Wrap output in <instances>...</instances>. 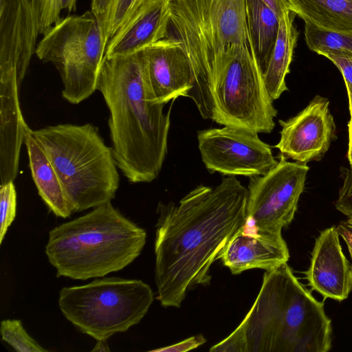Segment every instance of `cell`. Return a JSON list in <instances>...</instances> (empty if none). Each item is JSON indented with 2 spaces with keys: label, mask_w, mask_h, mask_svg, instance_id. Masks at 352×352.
I'll return each mask as SVG.
<instances>
[{
  "label": "cell",
  "mask_w": 352,
  "mask_h": 352,
  "mask_svg": "<svg viewBox=\"0 0 352 352\" xmlns=\"http://www.w3.org/2000/svg\"><path fill=\"white\" fill-rule=\"evenodd\" d=\"M248 189L235 176L199 186L179 202L160 204L155 240L157 300L179 307L187 292L210 284V269L248 223Z\"/></svg>",
  "instance_id": "cell-1"
},
{
  "label": "cell",
  "mask_w": 352,
  "mask_h": 352,
  "mask_svg": "<svg viewBox=\"0 0 352 352\" xmlns=\"http://www.w3.org/2000/svg\"><path fill=\"white\" fill-rule=\"evenodd\" d=\"M97 90L109 111L112 153L117 167L132 183L153 181L167 154L170 109L147 98L142 52L104 57Z\"/></svg>",
  "instance_id": "cell-2"
},
{
  "label": "cell",
  "mask_w": 352,
  "mask_h": 352,
  "mask_svg": "<svg viewBox=\"0 0 352 352\" xmlns=\"http://www.w3.org/2000/svg\"><path fill=\"white\" fill-rule=\"evenodd\" d=\"M332 325L316 300L285 263L265 272L241 324L210 352H327Z\"/></svg>",
  "instance_id": "cell-3"
},
{
  "label": "cell",
  "mask_w": 352,
  "mask_h": 352,
  "mask_svg": "<svg viewBox=\"0 0 352 352\" xmlns=\"http://www.w3.org/2000/svg\"><path fill=\"white\" fill-rule=\"evenodd\" d=\"M168 38L182 47L193 73L188 97L213 117L214 82L237 47L249 44L245 0H169Z\"/></svg>",
  "instance_id": "cell-4"
},
{
  "label": "cell",
  "mask_w": 352,
  "mask_h": 352,
  "mask_svg": "<svg viewBox=\"0 0 352 352\" xmlns=\"http://www.w3.org/2000/svg\"><path fill=\"white\" fill-rule=\"evenodd\" d=\"M146 239V231L109 201L51 230L45 254L57 276L87 280L126 267Z\"/></svg>",
  "instance_id": "cell-5"
},
{
  "label": "cell",
  "mask_w": 352,
  "mask_h": 352,
  "mask_svg": "<svg viewBox=\"0 0 352 352\" xmlns=\"http://www.w3.org/2000/svg\"><path fill=\"white\" fill-rule=\"evenodd\" d=\"M61 182L72 211L94 208L116 196L120 177L111 147L91 124L32 130Z\"/></svg>",
  "instance_id": "cell-6"
},
{
  "label": "cell",
  "mask_w": 352,
  "mask_h": 352,
  "mask_svg": "<svg viewBox=\"0 0 352 352\" xmlns=\"http://www.w3.org/2000/svg\"><path fill=\"white\" fill-rule=\"evenodd\" d=\"M153 298L150 286L141 280L107 277L62 288L58 305L80 331L96 340H107L138 324Z\"/></svg>",
  "instance_id": "cell-7"
},
{
  "label": "cell",
  "mask_w": 352,
  "mask_h": 352,
  "mask_svg": "<svg viewBox=\"0 0 352 352\" xmlns=\"http://www.w3.org/2000/svg\"><path fill=\"white\" fill-rule=\"evenodd\" d=\"M43 35L35 53L58 71L63 98L72 104L88 98L97 90L107 45L100 19L91 10L68 16Z\"/></svg>",
  "instance_id": "cell-8"
},
{
  "label": "cell",
  "mask_w": 352,
  "mask_h": 352,
  "mask_svg": "<svg viewBox=\"0 0 352 352\" xmlns=\"http://www.w3.org/2000/svg\"><path fill=\"white\" fill-rule=\"evenodd\" d=\"M212 120L254 133H271L278 111L253 49L239 45L217 77L212 91Z\"/></svg>",
  "instance_id": "cell-9"
},
{
  "label": "cell",
  "mask_w": 352,
  "mask_h": 352,
  "mask_svg": "<svg viewBox=\"0 0 352 352\" xmlns=\"http://www.w3.org/2000/svg\"><path fill=\"white\" fill-rule=\"evenodd\" d=\"M309 170L280 154L276 166L263 175L250 177L247 216L256 232H282L293 221Z\"/></svg>",
  "instance_id": "cell-10"
},
{
  "label": "cell",
  "mask_w": 352,
  "mask_h": 352,
  "mask_svg": "<svg viewBox=\"0 0 352 352\" xmlns=\"http://www.w3.org/2000/svg\"><path fill=\"white\" fill-rule=\"evenodd\" d=\"M201 160L211 173L224 175H263L278 164L270 145L257 133L224 126L197 134Z\"/></svg>",
  "instance_id": "cell-11"
},
{
  "label": "cell",
  "mask_w": 352,
  "mask_h": 352,
  "mask_svg": "<svg viewBox=\"0 0 352 352\" xmlns=\"http://www.w3.org/2000/svg\"><path fill=\"white\" fill-rule=\"evenodd\" d=\"M41 0H0V76L14 75L19 87L41 28Z\"/></svg>",
  "instance_id": "cell-12"
},
{
  "label": "cell",
  "mask_w": 352,
  "mask_h": 352,
  "mask_svg": "<svg viewBox=\"0 0 352 352\" xmlns=\"http://www.w3.org/2000/svg\"><path fill=\"white\" fill-rule=\"evenodd\" d=\"M278 122L280 138L274 147L286 158L299 163L320 160L336 138L329 100L319 95L295 116Z\"/></svg>",
  "instance_id": "cell-13"
},
{
  "label": "cell",
  "mask_w": 352,
  "mask_h": 352,
  "mask_svg": "<svg viewBox=\"0 0 352 352\" xmlns=\"http://www.w3.org/2000/svg\"><path fill=\"white\" fill-rule=\"evenodd\" d=\"M148 100L166 104L179 96L188 97L194 77L190 61L175 41L166 37L142 51Z\"/></svg>",
  "instance_id": "cell-14"
},
{
  "label": "cell",
  "mask_w": 352,
  "mask_h": 352,
  "mask_svg": "<svg viewBox=\"0 0 352 352\" xmlns=\"http://www.w3.org/2000/svg\"><path fill=\"white\" fill-rule=\"evenodd\" d=\"M337 226L322 230L311 253L310 265L304 272L311 290L342 301L352 290L351 265L343 253Z\"/></svg>",
  "instance_id": "cell-15"
},
{
  "label": "cell",
  "mask_w": 352,
  "mask_h": 352,
  "mask_svg": "<svg viewBox=\"0 0 352 352\" xmlns=\"http://www.w3.org/2000/svg\"><path fill=\"white\" fill-rule=\"evenodd\" d=\"M289 258L282 232L248 231V224L232 236L220 258L234 275L252 269L270 272Z\"/></svg>",
  "instance_id": "cell-16"
},
{
  "label": "cell",
  "mask_w": 352,
  "mask_h": 352,
  "mask_svg": "<svg viewBox=\"0 0 352 352\" xmlns=\"http://www.w3.org/2000/svg\"><path fill=\"white\" fill-rule=\"evenodd\" d=\"M169 0H146L109 41L104 57L127 56L144 50L168 36Z\"/></svg>",
  "instance_id": "cell-17"
},
{
  "label": "cell",
  "mask_w": 352,
  "mask_h": 352,
  "mask_svg": "<svg viewBox=\"0 0 352 352\" xmlns=\"http://www.w3.org/2000/svg\"><path fill=\"white\" fill-rule=\"evenodd\" d=\"M19 89L16 76H0L1 184L16 177L21 147L30 128L21 110Z\"/></svg>",
  "instance_id": "cell-18"
},
{
  "label": "cell",
  "mask_w": 352,
  "mask_h": 352,
  "mask_svg": "<svg viewBox=\"0 0 352 352\" xmlns=\"http://www.w3.org/2000/svg\"><path fill=\"white\" fill-rule=\"evenodd\" d=\"M29 166L38 192L49 209L57 217H69L72 211L61 182L47 154L29 128L25 135Z\"/></svg>",
  "instance_id": "cell-19"
},
{
  "label": "cell",
  "mask_w": 352,
  "mask_h": 352,
  "mask_svg": "<svg viewBox=\"0 0 352 352\" xmlns=\"http://www.w3.org/2000/svg\"><path fill=\"white\" fill-rule=\"evenodd\" d=\"M295 15L288 10L280 19L275 45L263 74L265 87L273 100L288 90L285 78L290 72L289 67L298 36L294 24Z\"/></svg>",
  "instance_id": "cell-20"
},
{
  "label": "cell",
  "mask_w": 352,
  "mask_h": 352,
  "mask_svg": "<svg viewBox=\"0 0 352 352\" xmlns=\"http://www.w3.org/2000/svg\"><path fill=\"white\" fill-rule=\"evenodd\" d=\"M290 10L318 28L352 33V0H287Z\"/></svg>",
  "instance_id": "cell-21"
},
{
  "label": "cell",
  "mask_w": 352,
  "mask_h": 352,
  "mask_svg": "<svg viewBox=\"0 0 352 352\" xmlns=\"http://www.w3.org/2000/svg\"><path fill=\"white\" fill-rule=\"evenodd\" d=\"M245 10L250 43L263 74L277 38L280 19L261 0H245Z\"/></svg>",
  "instance_id": "cell-22"
},
{
  "label": "cell",
  "mask_w": 352,
  "mask_h": 352,
  "mask_svg": "<svg viewBox=\"0 0 352 352\" xmlns=\"http://www.w3.org/2000/svg\"><path fill=\"white\" fill-rule=\"evenodd\" d=\"M305 38L309 50L319 55L328 52L352 54V33L331 32L305 23Z\"/></svg>",
  "instance_id": "cell-23"
},
{
  "label": "cell",
  "mask_w": 352,
  "mask_h": 352,
  "mask_svg": "<svg viewBox=\"0 0 352 352\" xmlns=\"http://www.w3.org/2000/svg\"><path fill=\"white\" fill-rule=\"evenodd\" d=\"M146 0H111L101 19L105 40L109 41Z\"/></svg>",
  "instance_id": "cell-24"
},
{
  "label": "cell",
  "mask_w": 352,
  "mask_h": 352,
  "mask_svg": "<svg viewBox=\"0 0 352 352\" xmlns=\"http://www.w3.org/2000/svg\"><path fill=\"white\" fill-rule=\"evenodd\" d=\"M0 331L2 340L18 352H47L25 331L19 320H3Z\"/></svg>",
  "instance_id": "cell-25"
},
{
  "label": "cell",
  "mask_w": 352,
  "mask_h": 352,
  "mask_svg": "<svg viewBox=\"0 0 352 352\" xmlns=\"http://www.w3.org/2000/svg\"><path fill=\"white\" fill-rule=\"evenodd\" d=\"M14 181L0 185V244L16 212V191Z\"/></svg>",
  "instance_id": "cell-26"
},
{
  "label": "cell",
  "mask_w": 352,
  "mask_h": 352,
  "mask_svg": "<svg viewBox=\"0 0 352 352\" xmlns=\"http://www.w3.org/2000/svg\"><path fill=\"white\" fill-rule=\"evenodd\" d=\"M72 12L76 9V0H41L40 34H45L60 18L63 10Z\"/></svg>",
  "instance_id": "cell-27"
},
{
  "label": "cell",
  "mask_w": 352,
  "mask_h": 352,
  "mask_svg": "<svg viewBox=\"0 0 352 352\" xmlns=\"http://www.w3.org/2000/svg\"><path fill=\"white\" fill-rule=\"evenodd\" d=\"M336 208L352 220V170L343 168L342 185L335 202Z\"/></svg>",
  "instance_id": "cell-28"
},
{
  "label": "cell",
  "mask_w": 352,
  "mask_h": 352,
  "mask_svg": "<svg viewBox=\"0 0 352 352\" xmlns=\"http://www.w3.org/2000/svg\"><path fill=\"white\" fill-rule=\"evenodd\" d=\"M340 70L345 84L352 85V54L344 52H328L322 54Z\"/></svg>",
  "instance_id": "cell-29"
},
{
  "label": "cell",
  "mask_w": 352,
  "mask_h": 352,
  "mask_svg": "<svg viewBox=\"0 0 352 352\" xmlns=\"http://www.w3.org/2000/svg\"><path fill=\"white\" fill-rule=\"evenodd\" d=\"M206 342L201 334L190 337L175 344L153 350L163 352H184L198 348Z\"/></svg>",
  "instance_id": "cell-30"
},
{
  "label": "cell",
  "mask_w": 352,
  "mask_h": 352,
  "mask_svg": "<svg viewBox=\"0 0 352 352\" xmlns=\"http://www.w3.org/2000/svg\"><path fill=\"white\" fill-rule=\"evenodd\" d=\"M340 236L345 242L351 259L352 271V220L348 219L341 221L337 226Z\"/></svg>",
  "instance_id": "cell-31"
},
{
  "label": "cell",
  "mask_w": 352,
  "mask_h": 352,
  "mask_svg": "<svg viewBox=\"0 0 352 352\" xmlns=\"http://www.w3.org/2000/svg\"><path fill=\"white\" fill-rule=\"evenodd\" d=\"M261 1L265 3L270 9H272L279 19L281 18L285 12L290 10L289 5L287 0Z\"/></svg>",
  "instance_id": "cell-32"
},
{
  "label": "cell",
  "mask_w": 352,
  "mask_h": 352,
  "mask_svg": "<svg viewBox=\"0 0 352 352\" xmlns=\"http://www.w3.org/2000/svg\"><path fill=\"white\" fill-rule=\"evenodd\" d=\"M111 0H91V11L101 21Z\"/></svg>",
  "instance_id": "cell-33"
},
{
  "label": "cell",
  "mask_w": 352,
  "mask_h": 352,
  "mask_svg": "<svg viewBox=\"0 0 352 352\" xmlns=\"http://www.w3.org/2000/svg\"><path fill=\"white\" fill-rule=\"evenodd\" d=\"M350 113V119L348 122V133H349V147L347 152V159L349 162L350 168L352 170V108L349 107Z\"/></svg>",
  "instance_id": "cell-34"
},
{
  "label": "cell",
  "mask_w": 352,
  "mask_h": 352,
  "mask_svg": "<svg viewBox=\"0 0 352 352\" xmlns=\"http://www.w3.org/2000/svg\"><path fill=\"white\" fill-rule=\"evenodd\" d=\"M110 351V349L108 346L106 340H97V342H96L94 348L91 350V351Z\"/></svg>",
  "instance_id": "cell-35"
},
{
  "label": "cell",
  "mask_w": 352,
  "mask_h": 352,
  "mask_svg": "<svg viewBox=\"0 0 352 352\" xmlns=\"http://www.w3.org/2000/svg\"><path fill=\"white\" fill-rule=\"evenodd\" d=\"M349 100V107L352 108V85L345 84Z\"/></svg>",
  "instance_id": "cell-36"
}]
</instances>
